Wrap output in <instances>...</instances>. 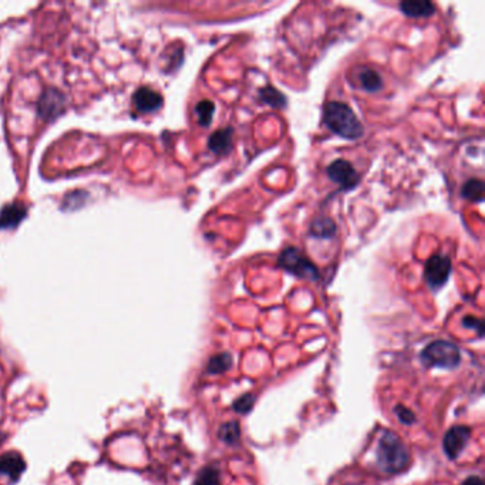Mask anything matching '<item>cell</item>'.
I'll return each instance as SVG.
<instances>
[{
  "label": "cell",
  "mask_w": 485,
  "mask_h": 485,
  "mask_svg": "<svg viewBox=\"0 0 485 485\" xmlns=\"http://www.w3.org/2000/svg\"><path fill=\"white\" fill-rule=\"evenodd\" d=\"M396 414L399 417V420L403 422V424H413L415 421V415L413 411H410L408 408L403 407V406H397L396 407Z\"/></svg>",
  "instance_id": "23"
},
{
  "label": "cell",
  "mask_w": 485,
  "mask_h": 485,
  "mask_svg": "<svg viewBox=\"0 0 485 485\" xmlns=\"http://www.w3.org/2000/svg\"><path fill=\"white\" fill-rule=\"evenodd\" d=\"M410 451L403 440L390 430H384L376 447V463L384 474H399L410 464Z\"/></svg>",
  "instance_id": "1"
},
{
  "label": "cell",
  "mask_w": 485,
  "mask_h": 485,
  "mask_svg": "<svg viewBox=\"0 0 485 485\" xmlns=\"http://www.w3.org/2000/svg\"><path fill=\"white\" fill-rule=\"evenodd\" d=\"M461 485H484V481H482V478H479V477H468Z\"/></svg>",
  "instance_id": "25"
},
{
  "label": "cell",
  "mask_w": 485,
  "mask_h": 485,
  "mask_svg": "<svg viewBox=\"0 0 485 485\" xmlns=\"http://www.w3.org/2000/svg\"><path fill=\"white\" fill-rule=\"evenodd\" d=\"M261 98H262L265 103H268V104H271V105H273V107H283L285 103H286V98H285L279 91H276V90L272 89V87H265V89H262V91H261Z\"/></svg>",
  "instance_id": "21"
},
{
  "label": "cell",
  "mask_w": 485,
  "mask_h": 485,
  "mask_svg": "<svg viewBox=\"0 0 485 485\" xmlns=\"http://www.w3.org/2000/svg\"><path fill=\"white\" fill-rule=\"evenodd\" d=\"M335 231H336L335 224L328 218L316 219L312 225V233H315L316 236L328 238V236H332L335 233Z\"/></svg>",
  "instance_id": "20"
},
{
  "label": "cell",
  "mask_w": 485,
  "mask_h": 485,
  "mask_svg": "<svg viewBox=\"0 0 485 485\" xmlns=\"http://www.w3.org/2000/svg\"><path fill=\"white\" fill-rule=\"evenodd\" d=\"M255 400L257 397L254 394H244V396H240L235 403H233V410L239 414H247L252 410L254 404H255Z\"/></svg>",
  "instance_id": "22"
},
{
  "label": "cell",
  "mask_w": 485,
  "mask_h": 485,
  "mask_svg": "<svg viewBox=\"0 0 485 485\" xmlns=\"http://www.w3.org/2000/svg\"><path fill=\"white\" fill-rule=\"evenodd\" d=\"M26 470V463L19 453H6L0 455V474L18 481Z\"/></svg>",
  "instance_id": "10"
},
{
  "label": "cell",
  "mask_w": 485,
  "mask_h": 485,
  "mask_svg": "<svg viewBox=\"0 0 485 485\" xmlns=\"http://www.w3.org/2000/svg\"><path fill=\"white\" fill-rule=\"evenodd\" d=\"M325 123L336 134L347 140L363 136V127L351 108L343 103L332 101L325 107Z\"/></svg>",
  "instance_id": "2"
},
{
  "label": "cell",
  "mask_w": 485,
  "mask_h": 485,
  "mask_svg": "<svg viewBox=\"0 0 485 485\" xmlns=\"http://www.w3.org/2000/svg\"><path fill=\"white\" fill-rule=\"evenodd\" d=\"M470 437H471V429L465 426H455L450 429L447 434L444 436V441H443L444 453L447 454V457L450 460H455L468 444Z\"/></svg>",
  "instance_id": "6"
},
{
  "label": "cell",
  "mask_w": 485,
  "mask_h": 485,
  "mask_svg": "<svg viewBox=\"0 0 485 485\" xmlns=\"http://www.w3.org/2000/svg\"><path fill=\"white\" fill-rule=\"evenodd\" d=\"M279 265L297 278L316 280L319 278L318 268L296 248L285 250L279 257Z\"/></svg>",
  "instance_id": "4"
},
{
  "label": "cell",
  "mask_w": 485,
  "mask_h": 485,
  "mask_svg": "<svg viewBox=\"0 0 485 485\" xmlns=\"http://www.w3.org/2000/svg\"><path fill=\"white\" fill-rule=\"evenodd\" d=\"M63 107H65V97L56 90H48L43 94L39 103V112L43 118L53 119L62 112Z\"/></svg>",
  "instance_id": "8"
},
{
  "label": "cell",
  "mask_w": 485,
  "mask_h": 485,
  "mask_svg": "<svg viewBox=\"0 0 485 485\" xmlns=\"http://www.w3.org/2000/svg\"><path fill=\"white\" fill-rule=\"evenodd\" d=\"M451 273V262L444 255H434L430 258L426 266V279L430 287L439 289L441 287Z\"/></svg>",
  "instance_id": "5"
},
{
  "label": "cell",
  "mask_w": 485,
  "mask_h": 485,
  "mask_svg": "<svg viewBox=\"0 0 485 485\" xmlns=\"http://www.w3.org/2000/svg\"><path fill=\"white\" fill-rule=\"evenodd\" d=\"M221 484V471L218 465H207L202 468L193 485H219Z\"/></svg>",
  "instance_id": "15"
},
{
  "label": "cell",
  "mask_w": 485,
  "mask_h": 485,
  "mask_svg": "<svg viewBox=\"0 0 485 485\" xmlns=\"http://www.w3.org/2000/svg\"><path fill=\"white\" fill-rule=\"evenodd\" d=\"M218 437L221 439V441H224L225 444H229V446L238 443V440L240 437L239 422L238 421L225 422L224 426H221V429L218 432Z\"/></svg>",
  "instance_id": "16"
},
{
  "label": "cell",
  "mask_w": 485,
  "mask_h": 485,
  "mask_svg": "<svg viewBox=\"0 0 485 485\" xmlns=\"http://www.w3.org/2000/svg\"><path fill=\"white\" fill-rule=\"evenodd\" d=\"M421 360L426 366L451 370L460 365L461 353L455 344L446 340H436L421 351Z\"/></svg>",
  "instance_id": "3"
},
{
  "label": "cell",
  "mask_w": 485,
  "mask_h": 485,
  "mask_svg": "<svg viewBox=\"0 0 485 485\" xmlns=\"http://www.w3.org/2000/svg\"><path fill=\"white\" fill-rule=\"evenodd\" d=\"M133 101L140 112H153L161 107L162 97L150 87H141L136 91Z\"/></svg>",
  "instance_id": "9"
},
{
  "label": "cell",
  "mask_w": 485,
  "mask_h": 485,
  "mask_svg": "<svg viewBox=\"0 0 485 485\" xmlns=\"http://www.w3.org/2000/svg\"><path fill=\"white\" fill-rule=\"evenodd\" d=\"M328 175L333 183L339 184L344 190H350L357 186L358 175L353 165L344 160H337L328 168Z\"/></svg>",
  "instance_id": "7"
},
{
  "label": "cell",
  "mask_w": 485,
  "mask_h": 485,
  "mask_svg": "<svg viewBox=\"0 0 485 485\" xmlns=\"http://www.w3.org/2000/svg\"><path fill=\"white\" fill-rule=\"evenodd\" d=\"M360 84L363 89H366L368 91H377L382 87V79L380 76L370 69H363L358 75Z\"/></svg>",
  "instance_id": "17"
},
{
  "label": "cell",
  "mask_w": 485,
  "mask_h": 485,
  "mask_svg": "<svg viewBox=\"0 0 485 485\" xmlns=\"http://www.w3.org/2000/svg\"><path fill=\"white\" fill-rule=\"evenodd\" d=\"M231 366H232V356L229 353H219L209 358L207 372L209 375H219L231 369Z\"/></svg>",
  "instance_id": "14"
},
{
  "label": "cell",
  "mask_w": 485,
  "mask_h": 485,
  "mask_svg": "<svg viewBox=\"0 0 485 485\" xmlns=\"http://www.w3.org/2000/svg\"><path fill=\"white\" fill-rule=\"evenodd\" d=\"M27 209L23 204H9L0 211V229H11L18 226L26 216Z\"/></svg>",
  "instance_id": "11"
},
{
  "label": "cell",
  "mask_w": 485,
  "mask_h": 485,
  "mask_svg": "<svg viewBox=\"0 0 485 485\" xmlns=\"http://www.w3.org/2000/svg\"><path fill=\"white\" fill-rule=\"evenodd\" d=\"M346 485H357V484H346Z\"/></svg>",
  "instance_id": "27"
},
{
  "label": "cell",
  "mask_w": 485,
  "mask_h": 485,
  "mask_svg": "<svg viewBox=\"0 0 485 485\" xmlns=\"http://www.w3.org/2000/svg\"><path fill=\"white\" fill-rule=\"evenodd\" d=\"M400 9L408 18H427L434 13V5L430 2H403Z\"/></svg>",
  "instance_id": "12"
},
{
  "label": "cell",
  "mask_w": 485,
  "mask_h": 485,
  "mask_svg": "<svg viewBox=\"0 0 485 485\" xmlns=\"http://www.w3.org/2000/svg\"><path fill=\"white\" fill-rule=\"evenodd\" d=\"M214 111H215V105H214V103H211V101H208V100L201 101V103L197 104L195 112H197V115H198V121H200V124H201V126L208 127V126L211 124Z\"/></svg>",
  "instance_id": "19"
},
{
  "label": "cell",
  "mask_w": 485,
  "mask_h": 485,
  "mask_svg": "<svg viewBox=\"0 0 485 485\" xmlns=\"http://www.w3.org/2000/svg\"><path fill=\"white\" fill-rule=\"evenodd\" d=\"M484 194V184L479 179H470L463 187V197L470 201H481Z\"/></svg>",
  "instance_id": "18"
},
{
  "label": "cell",
  "mask_w": 485,
  "mask_h": 485,
  "mask_svg": "<svg viewBox=\"0 0 485 485\" xmlns=\"http://www.w3.org/2000/svg\"><path fill=\"white\" fill-rule=\"evenodd\" d=\"M232 144V131L231 130H219L214 133L208 141L209 148L216 154H224L231 148Z\"/></svg>",
  "instance_id": "13"
},
{
  "label": "cell",
  "mask_w": 485,
  "mask_h": 485,
  "mask_svg": "<svg viewBox=\"0 0 485 485\" xmlns=\"http://www.w3.org/2000/svg\"><path fill=\"white\" fill-rule=\"evenodd\" d=\"M464 326L477 330L479 336L482 335V322L478 321V319H475V318H471V316L465 318V319H464Z\"/></svg>",
  "instance_id": "24"
},
{
  "label": "cell",
  "mask_w": 485,
  "mask_h": 485,
  "mask_svg": "<svg viewBox=\"0 0 485 485\" xmlns=\"http://www.w3.org/2000/svg\"><path fill=\"white\" fill-rule=\"evenodd\" d=\"M5 439H6V434H5V433H4L2 430H0V446H2V444H4Z\"/></svg>",
  "instance_id": "26"
}]
</instances>
